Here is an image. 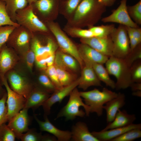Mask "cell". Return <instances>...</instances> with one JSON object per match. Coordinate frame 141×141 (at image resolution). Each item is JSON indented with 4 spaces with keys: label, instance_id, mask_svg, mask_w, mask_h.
Segmentation results:
<instances>
[{
    "label": "cell",
    "instance_id": "obj_13",
    "mask_svg": "<svg viewBox=\"0 0 141 141\" xmlns=\"http://www.w3.org/2000/svg\"><path fill=\"white\" fill-rule=\"evenodd\" d=\"M81 41L109 57L113 55V44L110 36L104 37L81 38Z\"/></svg>",
    "mask_w": 141,
    "mask_h": 141
},
{
    "label": "cell",
    "instance_id": "obj_25",
    "mask_svg": "<svg viewBox=\"0 0 141 141\" xmlns=\"http://www.w3.org/2000/svg\"><path fill=\"white\" fill-rule=\"evenodd\" d=\"M136 119L134 114H129L125 110L119 109L113 121L109 123L102 131L125 127L133 124Z\"/></svg>",
    "mask_w": 141,
    "mask_h": 141
},
{
    "label": "cell",
    "instance_id": "obj_54",
    "mask_svg": "<svg viewBox=\"0 0 141 141\" xmlns=\"http://www.w3.org/2000/svg\"><path fill=\"white\" fill-rule=\"evenodd\" d=\"M2 0V1H4V0Z\"/></svg>",
    "mask_w": 141,
    "mask_h": 141
},
{
    "label": "cell",
    "instance_id": "obj_1",
    "mask_svg": "<svg viewBox=\"0 0 141 141\" xmlns=\"http://www.w3.org/2000/svg\"><path fill=\"white\" fill-rule=\"evenodd\" d=\"M106 8L100 0H82L76 9L74 20L93 24L101 19Z\"/></svg>",
    "mask_w": 141,
    "mask_h": 141
},
{
    "label": "cell",
    "instance_id": "obj_21",
    "mask_svg": "<svg viewBox=\"0 0 141 141\" xmlns=\"http://www.w3.org/2000/svg\"><path fill=\"white\" fill-rule=\"evenodd\" d=\"M141 128V124L133 123L127 126L116 128L105 131H93L91 132L99 141H110L127 131L134 128Z\"/></svg>",
    "mask_w": 141,
    "mask_h": 141
},
{
    "label": "cell",
    "instance_id": "obj_8",
    "mask_svg": "<svg viewBox=\"0 0 141 141\" xmlns=\"http://www.w3.org/2000/svg\"><path fill=\"white\" fill-rule=\"evenodd\" d=\"M1 79L3 85L6 88L7 93L6 102L7 108V122H8L24 108L26 99L11 89L5 77Z\"/></svg>",
    "mask_w": 141,
    "mask_h": 141
},
{
    "label": "cell",
    "instance_id": "obj_19",
    "mask_svg": "<svg viewBox=\"0 0 141 141\" xmlns=\"http://www.w3.org/2000/svg\"><path fill=\"white\" fill-rule=\"evenodd\" d=\"M54 65L74 74L81 69L79 63L75 58L61 50L56 52Z\"/></svg>",
    "mask_w": 141,
    "mask_h": 141
},
{
    "label": "cell",
    "instance_id": "obj_48",
    "mask_svg": "<svg viewBox=\"0 0 141 141\" xmlns=\"http://www.w3.org/2000/svg\"><path fill=\"white\" fill-rule=\"evenodd\" d=\"M56 138L53 135L51 136L49 134L43 135L41 141H56Z\"/></svg>",
    "mask_w": 141,
    "mask_h": 141
},
{
    "label": "cell",
    "instance_id": "obj_34",
    "mask_svg": "<svg viewBox=\"0 0 141 141\" xmlns=\"http://www.w3.org/2000/svg\"><path fill=\"white\" fill-rule=\"evenodd\" d=\"M43 135L41 132L38 133L34 129H30L25 134L16 135V137L22 141H41Z\"/></svg>",
    "mask_w": 141,
    "mask_h": 141
},
{
    "label": "cell",
    "instance_id": "obj_47",
    "mask_svg": "<svg viewBox=\"0 0 141 141\" xmlns=\"http://www.w3.org/2000/svg\"><path fill=\"white\" fill-rule=\"evenodd\" d=\"M55 54L51 55L45 58L48 67L54 64Z\"/></svg>",
    "mask_w": 141,
    "mask_h": 141
},
{
    "label": "cell",
    "instance_id": "obj_4",
    "mask_svg": "<svg viewBox=\"0 0 141 141\" xmlns=\"http://www.w3.org/2000/svg\"><path fill=\"white\" fill-rule=\"evenodd\" d=\"M79 93L81 97L84 99V103L89 107L90 113H96L98 116L102 115L104 105L116 97L118 94L106 87L103 88L102 91L95 88Z\"/></svg>",
    "mask_w": 141,
    "mask_h": 141
},
{
    "label": "cell",
    "instance_id": "obj_26",
    "mask_svg": "<svg viewBox=\"0 0 141 141\" xmlns=\"http://www.w3.org/2000/svg\"><path fill=\"white\" fill-rule=\"evenodd\" d=\"M92 66L99 80L113 89H115V83L110 77L109 74L103 64L97 63L89 64Z\"/></svg>",
    "mask_w": 141,
    "mask_h": 141
},
{
    "label": "cell",
    "instance_id": "obj_45",
    "mask_svg": "<svg viewBox=\"0 0 141 141\" xmlns=\"http://www.w3.org/2000/svg\"><path fill=\"white\" fill-rule=\"evenodd\" d=\"M82 0H68L66 4L67 11L71 13L76 9Z\"/></svg>",
    "mask_w": 141,
    "mask_h": 141
},
{
    "label": "cell",
    "instance_id": "obj_18",
    "mask_svg": "<svg viewBox=\"0 0 141 141\" xmlns=\"http://www.w3.org/2000/svg\"><path fill=\"white\" fill-rule=\"evenodd\" d=\"M78 49L84 63H97L103 64L109 58L85 44L82 43Z\"/></svg>",
    "mask_w": 141,
    "mask_h": 141
},
{
    "label": "cell",
    "instance_id": "obj_28",
    "mask_svg": "<svg viewBox=\"0 0 141 141\" xmlns=\"http://www.w3.org/2000/svg\"><path fill=\"white\" fill-rule=\"evenodd\" d=\"M54 65L57 71L59 82L62 86L70 85L77 79L75 77L74 74Z\"/></svg>",
    "mask_w": 141,
    "mask_h": 141
},
{
    "label": "cell",
    "instance_id": "obj_2",
    "mask_svg": "<svg viewBox=\"0 0 141 141\" xmlns=\"http://www.w3.org/2000/svg\"><path fill=\"white\" fill-rule=\"evenodd\" d=\"M105 63L109 74L114 76L116 79L115 89L116 90L130 87L133 83L131 77L130 67L123 59L111 56Z\"/></svg>",
    "mask_w": 141,
    "mask_h": 141
},
{
    "label": "cell",
    "instance_id": "obj_12",
    "mask_svg": "<svg viewBox=\"0 0 141 141\" xmlns=\"http://www.w3.org/2000/svg\"><path fill=\"white\" fill-rule=\"evenodd\" d=\"M79 82L78 78L70 84L56 90L42 105L44 112V115H49L52 105L57 102L61 103L66 97L69 95L72 91L78 86Z\"/></svg>",
    "mask_w": 141,
    "mask_h": 141
},
{
    "label": "cell",
    "instance_id": "obj_11",
    "mask_svg": "<svg viewBox=\"0 0 141 141\" xmlns=\"http://www.w3.org/2000/svg\"><path fill=\"white\" fill-rule=\"evenodd\" d=\"M127 0H121L118 7L114 10L110 15L101 19L104 23H118L125 26L139 27L131 19L128 14L127 5Z\"/></svg>",
    "mask_w": 141,
    "mask_h": 141
},
{
    "label": "cell",
    "instance_id": "obj_38",
    "mask_svg": "<svg viewBox=\"0 0 141 141\" xmlns=\"http://www.w3.org/2000/svg\"><path fill=\"white\" fill-rule=\"evenodd\" d=\"M16 138L14 132L5 123L0 127V141H14Z\"/></svg>",
    "mask_w": 141,
    "mask_h": 141
},
{
    "label": "cell",
    "instance_id": "obj_24",
    "mask_svg": "<svg viewBox=\"0 0 141 141\" xmlns=\"http://www.w3.org/2000/svg\"><path fill=\"white\" fill-rule=\"evenodd\" d=\"M71 140L74 141H99L90 132L86 124L79 121L72 127Z\"/></svg>",
    "mask_w": 141,
    "mask_h": 141
},
{
    "label": "cell",
    "instance_id": "obj_29",
    "mask_svg": "<svg viewBox=\"0 0 141 141\" xmlns=\"http://www.w3.org/2000/svg\"><path fill=\"white\" fill-rule=\"evenodd\" d=\"M114 25L92 26L89 29L93 33L94 37H104L110 36L115 28Z\"/></svg>",
    "mask_w": 141,
    "mask_h": 141
},
{
    "label": "cell",
    "instance_id": "obj_49",
    "mask_svg": "<svg viewBox=\"0 0 141 141\" xmlns=\"http://www.w3.org/2000/svg\"><path fill=\"white\" fill-rule=\"evenodd\" d=\"M130 87L133 91L141 90V83H133Z\"/></svg>",
    "mask_w": 141,
    "mask_h": 141
},
{
    "label": "cell",
    "instance_id": "obj_3",
    "mask_svg": "<svg viewBox=\"0 0 141 141\" xmlns=\"http://www.w3.org/2000/svg\"><path fill=\"white\" fill-rule=\"evenodd\" d=\"M69 95L68 102L58 113L55 119L64 117L66 120H73L77 116H89L90 113V108L83 102L77 87Z\"/></svg>",
    "mask_w": 141,
    "mask_h": 141
},
{
    "label": "cell",
    "instance_id": "obj_9",
    "mask_svg": "<svg viewBox=\"0 0 141 141\" xmlns=\"http://www.w3.org/2000/svg\"><path fill=\"white\" fill-rule=\"evenodd\" d=\"M6 74L11 89L27 98L34 87L33 83L15 70H11Z\"/></svg>",
    "mask_w": 141,
    "mask_h": 141
},
{
    "label": "cell",
    "instance_id": "obj_42",
    "mask_svg": "<svg viewBox=\"0 0 141 141\" xmlns=\"http://www.w3.org/2000/svg\"><path fill=\"white\" fill-rule=\"evenodd\" d=\"M23 53L26 65L30 71L32 72L36 60L34 53L31 46Z\"/></svg>",
    "mask_w": 141,
    "mask_h": 141
},
{
    "label": "cell",
    "instance_id": "obj_50",
    "mask_svg": "<svg viewBox=\"0 0 141 141\" xmlns=\"http://www.w3.org/2000/svg\"><path fill=\"white\" fill-rule=\"evenodd\" d=\"M102 3L106 7L112 6L116 0H100Z\"/></svg>",
    "mask_w": 141,
    "mask_h": 141
},
{
    "label": "cell",
    "instance_id": "obj_15",
    "mask_svg": "<svg viewBox=\"0 0 141 141\" xmlns=\"http://www.w3.org/2000/svg\"><path fill=\"white\" fill-rule=\"evenodd\" d=\"M30 46L34 53L35 61L45 59L49 56L55 54L57 46L51 38L48 39L46 44L42 45L39 40L33 36Z\"/></svg>",
    "mask_w": 141,
    "mask_h": 141
},
{
    "label": "cell",
    "instance_id": "obj_41",
    "mask_svg": "<svg viewBox=\"0 0 141 141\" xmlns=\"http://www.w3.org/2000/svg\"><path fill=\"white\" fill-rule=\"evenodd\" d=\"M7 98V93L6 92L3 97L0 98V127L3 123L7 122V108L6 104Z\"/></svg>",
    "mask_w": 141,
    "mask_h": 141
},
{
    "label": "cell",
    "instance_id": "obj_10",
    "mask_svg": "<svg viewBox=\"0 0 141 141\" xmlns=\"http://www.w3.org/2000/svg\"><path fill=\"white\" fill-rule=\"evenodd\" d=\"M33 36V33L20 25L13 30L7 41L15 49L24 52L30 47V43Z\"/></svg>",
    "mask_w": 141,
    "mask_h": 141
},
{
    "label": "cell",
    "instance_id": "obj_27",
    "mask_svg": "<svg viewBox=\"0 0 141 141\" xmlns=\"http://www.w3.org/2000/svg\"><path fill=\"white\" fill-rule=\"evenodd\" d=\"M6 10L9 16L15 22V16L17 11L26 7L28 2L27 0H4Z\"/></svg>",
    "mask_w": 141,
    "mask_h": 141
},
{
    "label": "cell",
    "instance_id": "obj_33",
    "mask_svg": "<svg viewBox=\"0 0 141 141\" xmlns=\"http://www.w3.org/2000/svg\"><path fill=\"white\" fill-rule=\"evenodd\" d=\"M141 128L129 130L110 141H132L141 137Z\"/></svg>",
    "mask_w": 141,
    "mask_h": 141
},
{
    "label": "cell",
    "instance_id": "obj_23",
    "mask_svg": "<svg viewBox=\"0 0 141 141\" xmlns=\"http://www.w3.org/2000/svg\"><path fill=\"white\" fill-rule=\"evenodd\" d=\"M125 94L119 92L116 97L108 102L103 105V108L106 112L107 123L113 121L118 110L125 105Z\"/></svg>",
    "mask_w": 141,
    "mask_h": 141
},
{
    "label": "cell",
    "instance_id": "obj_5",
    "mask_svg": "<svg viewBox=\"0 0 141 141\" xmlns=\"http://www.w3.org/2000/svg\"><path fill=\"white\" fill-rule=\"evenodd\" d=\"M33 9V4H31L18 10L16 15V21L32 33L37 31L47 32L46 27L35 14Z\"/></svg>",
    "mask_w": 141,
    "mask_h": 141
},
{
    "label": "cell",
    "instance_id": "obj_51",
    "mask_svg": "<svg viewBox=\"0 0 141 141\" xmlns=\"http://www.w3.org/2000/svg\"><path fill=\"white\" fill-rule=\"evenodd\" d=\"M2 83L0 78V98H1L3 96L4 93L6 92L5 90L2 87Z\"/></svg>",
    "mask_w": 141,
    "mask_h": 141
},
{
    "label": "cell",
    "instance_id": "obj_7",
    "mask_svg": "<svg viewBox=\"0 0 141 141\" xmlns=\"http://www.w3.org/2000/svg\"><path fill=\"white\" fill-rule=\"evenodd\" d=\"M49 26L61 50L75 58L79 63L81 69L84 64L80 55L78 48L56 24L51 23L49 24Z\"/></svg>",
    "mask_w": 141,
    "mask_h": 141
},
{
    "label": "cell",
    "instance_id": "obj_39",
    "mask_svg": "<svg viewBox=\"0 0 141 141\" xmlns=\"http://www.w3.org/2000/svg\"><path fill=\"white\" fill-rule=\"evenodd\" d=\"M16 27L11 25L0 27V51L2 47L7 42L11 34Z\"/></svg>",
    "mask_w": 141,
    "mask_h": 141
},
{
    "label": "cell",
    "instance_id": "obj_46",
    "mask_svg": "<svg viewBox=\"0 0 141 141\" xmlns=\"http://www.w3.org/2000/svg\"><path fill=\"white\" fill-rule=\"evenodd\" d=\"M37 66L42 70H46L48 67L45 59H43L35 61Z\"/></svg>",
    "mask_w": 141,
    "mask_h": 141
},
{
    "label": "cell",
    "instance_id": "obj_31",
    "mask_svg": "<svg viewBox=\"0 0 141 141\" xmlns=\"http://www.w3.org/2000/svg\"><path fill=\"white\" fill-rule=\"evenodd\" d=\"M49 93H53L56 88L48 76L46 74L40 75L38 79V84L34 86Z\"/></svg>",
    "mask_w": 141,
    "mask_h": 141
},
{
    "label": "cell",
    "instance_id": "obj_40",
    "mask_svg": "<svg viewBox=\"0 0 141 141\" xmlns=\"http://www.w3.org/2000/svg\"><path fill=\"white\" fill-rule=\"evenodd\" d=\"M45 70L46 74L55 86L56 90L59 89L63 87L59 82L57 71L54 64L48 67Z\"/></svg>",
    "mask_w": 141,
    "mask_h": 141
},
{
    "label": "cell",
    "instance_id": "obj_36",
    "mask_svg": "<svg viewBox=\"0 0 141 141\" xmlns=\"http://www.w3.org/2000/svg\"><path fill=\"white\" fill-rule=\"evenodd\" d=\"M131 77L133 83H141V59L135 62L130 67Z\"/></svg>",
    "mask_w": 141,
    "mask_h": 141
},
{
    "label": "cell",
    "instance_id": "obj_35",
    "mask_svg": "<svg viewBox=\"0 0 141 141\" xmlns=\"http://www.w3.org/2000/svg\"><path fill=\"white\" fill-rule=\"evenodd\" d=\"M34 3L35 7L40 13L47 15L52 10L54 2V0H38Z\"/></svg>",
    "mask_w": 141,
    "mask_h": 141
},
{
    "label": "cell",
    "instance_id": "obj_22",
    "mask_svg": "<svg viewBox=\"0 0 141 141\" xmlns=\"http://www.w3.org/2000/svg\"><path fill=\"white\" fill-rule=\"evenodd\" d=\"M49 92L34 87L26 98L24 108L35 110L42 106L51 95Z\"/></svg>",
    "mask_w": 141,
    "mask_h": 141
},
{
    "label": "cell",
    "instance_id": "obj_17",
    "mask_svg": "<svg viewBox=\"0 0 141 141\" xmlns=\"http://www.w3.org/2000/svg\"><path fill=\"white\" fill-rule=\"evenodd\" d=\"M84 65L81 70L80 77L78 87L84 91L91 86H101V81L99 80L90 64L87 63Z\"/></svg>",
    "mask_w": 141,
    "mask_h": 141
},
{
    "label": "cell",
    "instance_id": "obj_44",
    "mask_svg": "<svg viewBox=\"0 0 141 141\" xmlns=\"http://www.w3.org/2000/svg\"><path fill=\"white\" fill-rule=\"evenodd\" d=\"M128 33H130L139 42L141 43V28L125 26Z\"/></svg>",
    "mask_w": 141,
    "mask_h": 141
},
{
    "label": "cell",
    "instance_id": "obj_32",
    "mask_svg": "<svg viewBox=\"0 0 141 141\" xmlns=\"http://www.w3.org/2000/svg\"><path fill=\"white\" fill-rule=\"evenodd\" d=\"M127 10L131 18L138 25H141V0L135 4L127 6Z\"/></svg>",
    "mask_w": 141,
    "mask_h": 141
},
{
    "label": "cell",
    "instance_id": "obj_16",
    "mask_svg": "<svg viewBox=\"0 0 141 141\" xmlns=\"http://www.w3.org/2000/svg\"><path fill=\"white\" fill-rule=\"evenodd\" d=\"M34 116L41 131H46L52 134L58 141H68L71 140V131L62 130L57 128L50 122L47 115H44V121L39 120L36 115L34 114Z\"/></svg>",
    "mask_w": 141,
    "mask_h": 141
},
{
    "label": "cell",
    "instance_id": "obj_14",
    "mask_svg": "<svg viewBox=\"0 0 141 141\" xmlns=\"http://www.w3.org/2000/svg\"><path fill=\"white\" fill-rule=\"evenodd\" d=\"M28 109L27 108L22 109L8 121V126L15 136L26 132L29 129L30 119L28 113Z\"/></svg>",
    "mask_w": 141,
    "mask_h": 141
},
{
    "label": "cell",
    "instance_id": "obj_43",
    "mask_svg": "<svg viewBox=\"0 0 141 141\" xmlns=\"http://www.w3.org/2000/svg\"><path fill=\"white\" fill-rule=\"evenodd\" d=\"M72 32L75 35L81 38H88L94 37L92 32L89 29H74Z\"/></svg>",
    "mask_w": 141,
    "mask_h": 141
},
{
    "label": "cell",
    "instance_id": "obj_6",
    "mask_svg": "<svg viewBox=\"0 0 141 141\" xmlns=\"http://www.w3.org/2000/svg\"><path fill=\"white\" fill-rule=\"evenodd\" d=\"M110 36L113 44L112 56L124 58L131 51L125 26L120 25L117 28H115Z\"/></svg>",
    "mask_w": 141,
    "mask_h": 141
},
{
    "label": "cell",
    "instance_id": "obj_20",
    "mask_svg": "<svg viewBox=\"0 0 141 141\" xmlns=\"http://www.w3.org/2000/svg\"><path fill=\"white\" fill-rule=\"evenodd\" d=\"M18 58L16 54L9 48L3 46L0 51V78L4 77L17 62Z\"/></svg>",
    "mask_w": 141,
    "mask_h": 141
},
{
    "label": "cell",
    "instance_id": "obj_30",
    "mask_svg": "<svg viewBox=\"0 0 141 141\" xmlns=\"http://www.w3.org/2000/svg\"><path fill=\"white\" fill-rule=\"evenodd\" d=\"M5 25H11L16 27L20 26L17 22L12 20L6 10L5 3L0 0V27Z\"/></svg>",
    "mask_w": 141,
    "mask_h": 141
},
{
    "label": "cell",
    "instance_id": "obj_52",
    "mask_svg": "<svg viewBox=\"0 0 141 141\" xmlns=\"http://www.w3.org/2000/svg\"><path fill=\"white\" fill-rule=\"evenodd\" d=\"M132 95L133 96L141 97V90H138L133 91L132 93Z\"/></svg>",
    "mask_w": 141,
    "mask_h": 141
},
{
    "label": "cell",
    "instance_id": "obj_37",
    "mask_svg": "<svg viewBox=\"0 0 141 141\" xmlns=\"http://www.w3.org/2000/svg\"><path fill=\"white\" fill-rule=\"evenodd\" d=\"M141 59V43L131 51L123 59L127 65L130 67L135 62Z\"/></svg>",
    "mask_w": 141,
    "mask_h": 141
},
{
    "label": "cell",
    "instance_id": "obj_53",
    "mask_svg": "<svg viewBox=\"0 0 141 141\" xmlns=\"http://www.w3.org/2000/svg\"><path fill=\"white\" fill-rule=\"evenodd\" d=\"M38 0H27L28 4H32L33 3H34Z\"/></svg>",
    "mask_w": 141,
    "mask_h": 141
}]
</instances>
